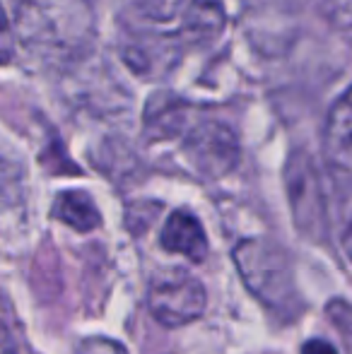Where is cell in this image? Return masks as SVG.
Returning a JSON list of instances; mask_svg holds the SVG:
<instances>
[{
  "label": "cell",
  "instance_id": "6da1fadb",
  "mask_svg": "<svg viewBox=\"0 0 352 354\" xmlns=\"http://www.w3.org/2000/svg\"><path fill=\"white\" fill-rule=\"evenodd\" d=\"M17 41L51 68H71L92 53L97 17L89 0H17Z\"/></svg>",
  "mask_w": 352,
  "mask_h": 354
},
{
  "label": "cell",
  "instance_id": "7a4b0ae2",
  "mask_svg": "<svg viewBox=\"0 0 352 354\" xmlns=\"http://www.w3.org/2000/svg\"><path fill=\"white\" fill-rule=\"evenodd\" d=\"M234 266L249 292L275 313L295 316L297 292L290 258L268 239H244L234 246Z\"/></svg>",
  "mask_w": 352,
  "mask_h": 354
},
{
  "label": "cell",
  "instance_id": "3957f363",
  "mask_svg": "<svg viewBox=\"0 0 352 354\" xmlns=\"http://www.w3.org/2000/svg\"><path fill=\"white\" fill-rule=\"evenodd\" d=\"M147 308L165 328H181L205 311V289L186 270H162L147 287Z\"/></svg>",
  "mask_w": 352,
  "mask_h": 354
},
{
  "label": "cell",
  "instance_id": "277c9868",
  "mask_svg": "<svg viewBox=\"0 0 352 354\" xmlns=\"http://www.w3.org/2000/svg\"><path fill=\"white\" fill-rule=\"evenodd\" d=\"M285 186L290 207L295 214V224L309 239H316L324 234L326 224V198L321 191L319 171L306 152L297 149L290 154L285 167Z\"/></svg>",
  "mask_w": 352,
  "mask_h": 354
},
{
  "label": "cell",
  "instance_id": "5b68a950",
  "mask_svg": "<svg viewBox=\"0 0 352 354\" xmlns=\"http://www.w3.org/2000/svg\"><path fill=\"white\" fill-rule=\"evenodd\" d=\"M183 154L196 171L207 178H220L230 174L239 162V140L234 131L220 121H203L186 131Z\"/></svg>",
  "mask_w": 352,
  "mask_h": 354
},
{
  "label": "cell",
  "instance_id": "8992f818",
  "mask_svg": "<svg viewBox=\"0 0 352 354\" xmlns=\"http://www.w3.org/2000/svg\"><path fill=\"white\" fill-rule=\"evenodd\" d=\"M324 149L335 171L352 176V87L331 106L324 131Z\"/></svg>",
  "mask_w": 352,
  "mask_h": 354
},
{
  "label": "cell",
  "instance_id": "52a82bcc",
  "mask_svg": "<svg viewBox=\"0 0 352 354\" xmlns=\"http://www.w3.org/2000/svg\"><path fill=\"white\" fill-rule=\"evenodd\" d=\"M160 243L165 251L181 253L193 263L205 261L207 256V236L203 232L201 222L188 210H176L167 217Z\"/></svg>",
  "mask_w": 352,
  "mask_h": 354
},
{
  "label": "cell",
  "instance_id": "ba28073f",
  "mask_svg": "<svg viewBox=\"0 0 352 354\" xmlns=\"http://www.w3.org/2000/svg\"><path fill=\"white\" fill-rule=\"evenodd\" d=\"M181 22L183 32L191 34L193 39L210 41V39L220 37L227 24L225 5L222 0H191L186 12L181 15Z\"/></svg>",
  "mask_w": 352,
  "mask_h": 354
},
{
  "label": "cell",
  "instance_id": "9c48e42d",
  "mask_svg": "<svg viewBox=\"0 0 352 354\" xmlns=\"http://www.w3.org/2000/svg\"><path fill=\"white\" fill-rule=\"evenodd\" d=\"M51 212L58 222L68 224V227H73L75 232H92V229H97L99 222H102L97 205H94V201L85 191L58 193Z\"/></svg>",
  "mask_w": 352,
  "mask_h": 354
},
{
  "label": "cell",
  "instance_id": "30bf717a",
  "mask_svg": "<svg viewBox=\"0 0 352 354\" xmlns=\"http://www.w3.org/2000/svg\"><path fill=\"white\" fill-rule=\"evenodd\" d=\"M333 196L335 212H338V234L340 246L352 263V176L333 169Z\"/></svg>",
  "mask_w": 352,
  "mask_h": 354
},
{
  "label": "cell",
  "instance_id": "8fae6325",
  "mask_svg": "<svg viewBox=\"0 0 352 354\" xmlns=\"http://www.w3.org/2000/svg\"><path fill=\"white\" fill-rule=\"evenodd\" d=\"M191 0H128V8L140 19L152 24H167L186 12Z\"/></svg>",
  "mask_w": 352,
  "mask_h": 354
},
{
  "label": "cell",
  "instance_id": "7c38bea8",
  "mask_svg": "<svg viewBox=\"0 0 352 354\" xmlns=\"http://www.w3.org/2000/svg\"><path fill=\"white\" fill-rule=\"evenodd\" d=\"M316 5L331 27L352 32V0H316Z\"/></svg>",
  "mask_w": 352,
  "mask_h": 354
},
{
  "label": "cell",
  "instance_id": "4fadbf2b",
  "mask_svg": "<svg viewBox=\"0 0 352 354\" xmlns=\"http://www.w3.org/2000/svg\"><path fill=\"white\" fill-rule=\"evenodd\" d=\"M15 56V29L10 24L8 15H5L3 5H0V66L10 63Z\"/></svg>",
  "mask_w": 352,
  "mask_h": 354
},
{
  "label": "cell",
  "instance_id": "5bb4252c",
  "mask_svg": "<svg viewBox=\"0 0 352 354\" xmlns=\"http://www.w3.org/2000/svg\"><path fill=\"white\" fill-rule=\"evenodd\" d=\"M77 354H126L118 342L106 340V337H89V340L80 342Z\"/></svg>",
  "mask_w": 352,
  "mask_h": 354
},
{
  "label": "cell",
  "instance_id": "9a60e30c",
  "mask_svg": "<svg viewBox=\"0 0 352 354\" xmlns=\"http://www.w3.org/2000/svg\"><path fill=\"white\" fill-rule=\"evenodd\" d=\"M302 354H338V352H335V347L331 345V342L321 340V337H314V340L304 342Z\"/></svg>",
  "mask_w": 352,
  "mask_h": 354
},
{
  "label": "cell",
  "instance_id": "2e32d148",
  "mask_svg": "<svg viewBox=\"0 0 352 354\" xmlns=\"http://www.w3.org/2000/svg\"><path fill=\"white\" fill-rule=\"evenodd\" d=\"M0 354H17V345L12 340V333L8 330L3 321H0Z\"/></svg>",
  "mask_w": 352,
  "mask_h": 354
}]
</instances>
